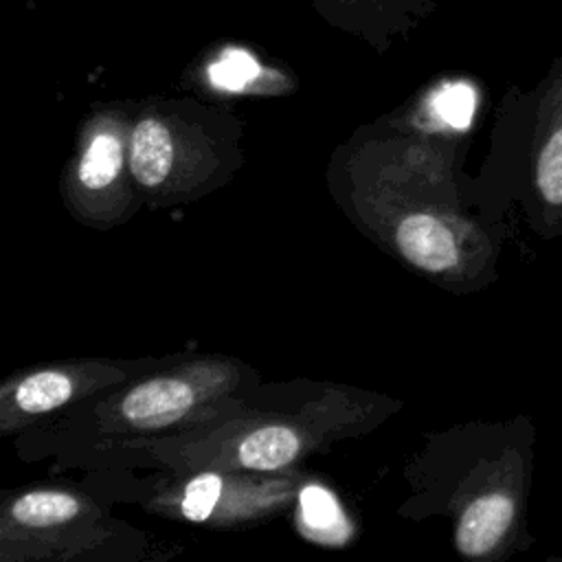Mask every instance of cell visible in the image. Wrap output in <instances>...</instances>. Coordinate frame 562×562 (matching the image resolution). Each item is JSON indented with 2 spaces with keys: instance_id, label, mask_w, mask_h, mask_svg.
Returning a JSON list of instances; mask_svg holds the SVG:
<instances>
[{
  "instance_id": "6da1fadb",
  "label": "cell",
  "mask_w": 562,
  "mask_h": 562,
  "mask_svg": "<svg viewBox=\"0 0 562 562\" xmlns=\"http://www.w3.org/2000/svg\"><path fill=\"white\" fill-rule=\"evenodd\" d=\"M501 180L538 237L562 239V55L503 105Z\"/></svg>"
},
{
  "instance_id": "7a4b0ae2",
  "label": "cell",
  "mask_w": 562,
  "mask_h": 562,
  "mask_svg": "<svg viewBox=\"0 0 562 562\" xmlns=\"http://www.w3.org/2000/svg\"><path fill=\"white\" fill-rule=\"evenodd\" d=\"M312 4L327 22L364 37L402 33L437 9L435 0H312Z\"/></svg>"
},
{
  "instance_id": "3957f363",
  "label": "cell",
  "mask_w": 562,
  "mask_h": 562,
  "mask_svg": "<svg viewBox=\"0 0 562 562\" xmlns=\"http://www.w3.org/2000/svg\"><path fill=\"white\" fill-rule=\"evenodd\" d=\"M402 255L426 272H446L461 263L463 250L457 233L435 215L413 213L397 228Z\"/></svg>"
},
{
  "instance_id": "277c9868",
  "label": "cell",
  "mask_w": 562,
  "mask_h": 562,
  "mask_svg": "<svg viewBox=\"0 0 562 562\" xmlns=\"http://www.w3.org/2000/svg\"><path fill=\"white\" fill-rule=\"evenodd\" d=\"M193 406L189 384L171 378H156L132 389L123 404V417L140 428H158L178 422Z\"/></svg>"
},
{
  "instance_id": "5b68a950",
  "label": "cell",
  "mask_w": 562,
  "mask_h": 562,
  "mask_svg": "<svg viewBox=\"0 0 562 562\" xmlns=\"http://www.w3.org/2000/svg\"><path fill=\"white\" fill-rule=\"evenodd\" d=\"M173 162V140L165 123L143 119L132 132L130 167L134 178L145 187L160 184Z\"/></svg>"
},
{
  "instance_id": "8992f818",
  "label": "cell",
  "mask_w": 562,
  "mask_h": 562,
  "mask_svg": "<svg viewBox=\"0 0 562 562\" xmlns=\"http://www.w3.org/2000/svg\"><path fill=\"white\" fill-rule=\"evenodd\" d=\"M299 452V435L288 426H266L239 443V461L250 470H277Z\"/></svg>"
},
{
  "instance_id": "52a82bcc",
  "label": "cell",
  "mask_w": 562,
  "mask_h": 562,
  "mask_svg": "<svg viewBox=\"0 0 562 562\" xmlns=\"http://www.w3.org/2000/svg\"><path fill=\"white\" fill-rule=\"evenodd\" d=\"M301 520L307 531L327 542H342L349 533L338 501L318 485H307L301 492Z\"/></svg>"
},
{
  "instance_id": "ba28073f",
  "label": "cell",
  "mask_w": 562,
  "mask_h": 562,
  "mask_svg": "<svg viewBox=\"0 0 562 562\" xmlns=\"http://www.w3.org/2000/svg\"><path fill=\"white\" fill-rule=\"evenodd\" d=\"M79 512V503L61 492H31L20 496L11 514L26 527H50L70 520Z\"/></svg>"
},
{
  "instance_id": "9c48e42d",
  "label": "cell",
  "mask_w": 562,
  "mask_h": 562,
  "mask_svg": "<svg viewBox=\"0 0 562 562\" xmlns=\"http://www.w3.org/2000/svg\"><path fill=\"white\" fill-rule=\"evenodd\" d=\"M263 68L257 57L239 46H226L209 66V83L224 92H241L261 77Z\"/></svg>"
},
{
  "instance_id": "30bf717a",
  "label": "cell",
  "mask_w": 562,
  "mask_h": 562,
  "mask_svg": "<svg viewBox=\"0 0 562 562\" xmlns=\"http://www.w3.org/2000/svg\"><path fill=\"white\" fill-rule=\"evenodd\" d=\"M72 382L59 371H40L24 378L15 389V404L26 413H46L66 404Z\"/></svg>"
},
{
  "instance_id": "8fae6325",
  "label": "cell",
  "mask_w": 562,
  "mask_h": 562,
  "mask_svg": "<svg viewBox=\"0 0 562 562\" xmlns=\"http://www.w3.org/2000/svg\"><path fill=\"white\" fill-rule=\"evenodd\" d=\"M123 151L114 134H97L79 162V180L88 189H105L121 171Z\"/></svg>"
},
{
  "instance_id": "7c38bea8",
  "label": "cell",
  "mask_w": 562,
  "mask_h": 562,
  "mask_svg": "<svg viewBox=\"0 0 562 562\" xmlns=\"http://www.w3.org/2000/svg\"><path fill=\"white\" fill-rule=\"evenodd\" d=\"M474 103H476V94L463 81L441 86L439 90H435L430 94V101H428L430 112L441 123H446L448 127H454V130H465L470 125Z\"/></svg>"
},
{
  "instance_id": "4fadbf2b",
  "label": "cell",
  "mask_w": 562,
  "mask_h": 562,
  "mask_svg": "<svg viewBox=\"0 0 562 562\" xmlns=\"http://www.w3.org/2000/svg\"><path fill=\"white\" fill-rule=\"evenodd\" d=\"M220 492H222V479L217 474L206 472L195 476L184 490L182 514L193 522L206 520L220 498Z\"/></svg>"
}]
</instances>
